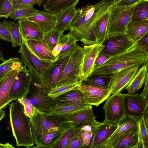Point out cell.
I'll return each instance as SVG.
<instances>
[{"label":"cell","instance_id":"ee69618b","mask_svg":"<svg viewBox=\"0 0 148 148\" xmlns=\"http://www.w3.org/2000/svg\"><path fill=\"white\" fill-rule=\"evenodd\" d=\"M11 21L4 20L0 22V39L3 40L12 42L11 34Z\"/></svg>","mask_w":148,"mask_h":148},{"label":"cell","instance_id":"484cf974","mask_svg":"<svg viewBox=\"0 0 148 148\" xmlns=\"http://www.w3.org/2000/svg\"><path fill=\"white\" fill-rule=\"evenodd\" d=\"M92 108V105L84 104H75L57 106L48 114L67 119L71 115L84 110Z\"/></svg>","mask_w":148,"mask_h":148},{"label":"cell","instance_id":"d590c367","mask_svg":"<svg viewBox=\"0 0 148 148\" xmlns=\"http://www.w3.org/2000/svg\"><path fill=\"white\" fill-rule=\"evenodd\" d=\"M111 75H99L91 74L83 83L89 85L108 89Z\"/></svg>","mask_w":148,"mask_h":148},{"label":"cell","instance_id":"6125c7cd","mask_svg":"<svg viewBox=\"0 0 148 148\" xmlns=\"http://www.w3.org/2000/svg\"><path fill=\"white\" fill-rule=\"evenodd\" d=\"M147 56L144 64H146L148 65V50L147 51Z\"/></svg>","mask_w":148,"mask_h":148},{"label":"cell","instance_id":"03108f58","mask_svg":"<svg viewBox=\"0 0 148 148\" xmlns=\"http://www.w3.org/2000/svg\"></svg>","mask_w":148,"mask_h":148},{"label":"cell","instance_id":"ab89813d","mask_svg":"<svg viewBox=\"0 0 148 148\" xmlns=\"http://www.w3.org/2000/svg\"><path fill=\"white\" fill-rule=\"evenodd\" d=\"M74 133L75 125L72 124L63 133L53 148H67L71 139L74 134Z\"/></svg>","mask_w":148,"mask_h":148},{"label":"cell","instance_id":"74e56055","mask_svg":"<svg viewBox=\"0 0 148 148\" xmlns=\"http://www.w3.org/2000/svg\"><path fill=\"white\" fill-rule=\"evenodd\" d=\"M109 11L104 15L97 23V42L102 44L106 39V30Z\"/></svg>","mask_w":148,"mask_h":148},{"label":"cell","instance_id":"44dd1931","mask_svg":"<svg viewBox=\"0 0 148 148\" xmlns=\"http://www.w3.org/2000/svg\"><path fill=\"white\" fill-rule=\"evenodd\" d=\"M138 127L127 131L116 139L110 148H138Z\"/></svg>","mask_w":148,"mask_h":148},{"label":"cell","instance_id":"277c9868","mask_svg":"<svg viewBox=\"0 0 148 148\" xmlns=\"http://www.w3.org/2000/svg\"><path fill=\"white\" fill-rule=\"evenodd\" d=\"M32 133L35 144L39 145L47 133L53 130H65L72 124L66 119L41 112L36 109L34 115L30 118Z\"/></svg>","mask_w":148,"mask_h":148},{"label":"cell","instance_id":"52a82bcc","mask_svg":"<svg viewBox=\"0 0 148 148\" xmlns=\"http://www.w3.org/2000/svg\"><path fill=\"white\" fill-rule=\"evenodd\" d=\"M18 53L24 65L32 69L43 79L46 71L53 66L57 61L45 60L40 58L29 47L26 40L23 39Z\"/></svg>","mask_w":148,"mask_h":148},{"label":"cell","instance_id":"8992f818","mask_svg":"<svg viewBox=\"0 0 148 148\" xmlns=\"http://www.w3.org/2000/svg\"><path fill=\"white\" fill-rule=\"evenodd\" d=\"M89 47V45L80 46L70 55L68 62L54 88L81 80L84 58Z\"/></svg>","mask_w":148,"mask_h":148},{"label":"cell","instance_id":"8d00e7d4","mask_svg":"<svg viewBox=\"0 0 148 148\" xmlns=\"http://www.w3.org/2000/svg\"><path fill=\"white\" fill-rule=\"evenodd\" d=\"M64 32L54 27L45 33L44 38L52 50L56 45L62 42L64 35Z\"/></svg>","mask_w":148,"mask_h":148},{"label":"cell","instance_id":"681fc988","mask_svg":"<svg viewBox=\"0 0 148 148\" xmlns=\"http://www.w3.org/2000/svg\"><path fill=\"white\" fill-rule=\"evenodd\" d=\"M136 44L143 50H148V32L136 42Z\"/></svg>","mask_w":148,"mask_h":148},{"label":"cell","instance_id":"f6af8a7d","mask_svg":"<svg viewBox=\"0 0 148 148\" xmlns=\"http://www.w3.org/2000/svg\"><path fill=\"white\" fill-rule=\"evenodd\" d=\"M0 7V18H8L16 10L13 3L9 0H3Z\"/></svg>","mask_w":148,"mask_h":148},{"label":"cell","instance_id":"603a6c76","mask_svg":"<svg viewBox=\"0 0 148 148\" xmlns=\"http://www.w3.org/2000/svg\"><path fill=\"white\" fill-rule=\"evenodd\" d=\"M25 19L35 23L45 33L53 28L56 21V14L44 11Z\"/></svg>","mask_w":148,"mask_h":148},{"label":"cell","instance_id":"60d3db41","mask_svg":"<svg viewBox=\"0 0 148 148\" xmlns=\"http://www.w3.org/2000/svg\"><path fill=\"white\" fill-rule=\"evenodd\" d=\"M11 34L12 45L15 47L21 46L23 41L20 27L18 23L11 21Z\"/></svg>","mask_w":148,"mask_h":148},{"label":"cell","instance_id":"94428289","mask_svg":"<svg viewBox=\"0 0 148 148\" xmlns=\"http://www.w3.org/2000/svg\"><path fill=\"white\" fill-rule=\"evenodd\" d=\"M0 60L2 62L5 60L4 58L3 53L1 51L0 52Z\"/></svg>","mask_w":148,"mask_h":148},{"label":"cell","instance_id":"ac0fdd59","mask_svg":"<svg viewBox=\"0 0 148 148\" xmlns=\"http://www.w3.org/2000/svg\"><path fill=\"white\" fill-rule=\"evenodd\" d=\"M69 57V56H67L58 60L45 72L43 80L45 84L52 89L55 88L56 83L61 77Z\"/></svg>","mask_w":148,"mask_h":148},{"label":"cell","instance_id":"11a10c76","mask_svg":"<svg viewBox=\"0 0 148 148\" xmlns=\"http://www.w3.org/2000/svg\"><path fill=\"white\" fill-rule=\"evenodd\" d=\"M147 133L148 135V106L146 108L143 115Z\"/></svg>","mask_w":148,"mask_h":148},{"label":"cell","instance_id":"6f0895ef","mask_svg":"<svg viewBox=\"0 0 148 148\" xmlns=\"http://www.w3.org/2000/svg\"><path fill=\"white\" fill-rule=\"evenodd\" d=\"M0 121H1L5 116V111L3 109H0Z\"/></svg>","mask_w":148,"mask_h":148},{"label":"cell","instance_id":"cb8c5ba5","mask_svg":"<svg viewBox=\"0 0 148 148\" xmlns=\"http://www.w3.org/2000/svg\"><path fill=\"white\" fill-rule=\"evenodd\" d=\"M26 41L31 50L40 58L52 61L58 60L57 57L53 55L52 50L44 38L40 40H28Z\"/></svg>","mask_w":148,"mask_h":148},{"label":"cell","instance_id":"1f68e13d","mask_svg":"<svg viewBox=\"0 0 148 148\" xmlns=\"http://www.w3.org/2000/svg\"><path fill=\"white\" fill-rule=\"evenodd\" d=\"M75 38L68 33L64 35L62 41V47L59 55L57 57L58 60L69 56L80 46L77 43Z\"/></svg>","mask_w":148,"mask_h":148},{"label":"cell","instance_id":"f1b7e54d","mask_svg":"<svg viewBox=\"0 0 148 148\" xmlns=\"http://www.w3.org/2000/svg\"><path fill=\"white\" fill-rule=\"evenodd\" d=\"M98 125H74V134L79 138L84 148L90 145Z\"/></svg>","mask_w":148,"mask_h":148},{"label":"cell","instance_id":"9c48e42d","mask_svg":"<svg viewBox=\"0 0 148 148\" xmlns=\"http://www.w3.org/2000/svg\"><path fill=\"white\" fill-rule=\"evenodd\" d=\"M136 43L125 34L107 38L102 43L104 47L99 55L111 57L130 49Z\"/></svg>","mask_w":148,"mask_h":148},{"label":"cell","instance_id":"f5cc1de1","mask_svg":"<svg viewBox=\"0 0 148 148\" xmlns=\"http://www.w3.org/2000/svg\"><path fill=\"white\" fill-rule=\"evenodd\" d=\"M62 47V43L61 42L56 45L52 50V53L53 55L57 57L60 54Z\"/></svg>","mask_w":148,"mask_h":148},{"label":"cell","instance_id":"ba28073f","mask_svg":"<svg viewBox=\"0 0 148 148\" xmlns=\"http://www.w3.org/2000/svg\"><path fill=\"white\" fill-rule=\"evenodd\" d=\"M106 100L103 109L105 121L118 124L126 115L123 94L114 93Z\"/></svg>","mask_w":148,"mask_h":148},{"label":"cell","instance_id":"91938a15","mask_svg":"<svg viewBox=\"0 0 148 148\" xmlns=\"http://www.w3.org/2000/svg\"><path fill=\"white\" fill-rule=\"evenodd\" d=\"M45 0H37V5L39 7L41 5L45 2Z\"/></svg>","mask_w":148,"mask_h":148},{"label":"cell","instance_id":"d6986e66","mask_svg":"<svg viewBox=\"0 0 148 148\" xmlns=\"http://www.w3.org/2000/svg\"><path fill=\"white\" fill-rule=\"evenodd\" d=\"M23 39L40 40L44 39L45 33L35 23L25 19L18 21Z\"/></svg>","mask_w":148,"mask_h":148},{"label":"cell","instance_id":"db71d44e","mask_svg":"<svg viewBox=\"0 0 148 148\" xmlns=\"http://www.w3.org/2000/svg\"><path fill=\"white\" fill-rule=\"evenodd\" d=\"M142 0H121L116 4L121 5H128L133 4Z\"/></svg>","mask_w":148,"mask_h":148},{"label":"cell","instance_id":"e0dca14e","mask_svg":"<svg viewBox=\"0 0 148 148\" xmlns=\"http://www.w3.org/2000/svg\"><path fill=\"white\" fill-rule=\"evenodd\" d=\"M139 117L127 115L119 122L116 129L100 148H110L114 141L125 132L138 127Z\"/></svg>","mask_w":148,"mask_h":148},{"label":"cell","instance_id":"6da1fadb","mask_svg":"<svg viewBox=\"0 0 148 148\" xmlns=\"http://www.w3.org/2000/svg\"><path fill=\"white\" fill-rule=\"evenodd\" d=\"M120 0H102L93 5L88 3L79 8L74 18L69 33L77 41L84 44L92 29L98 21L109 10L113 5Z\"/></svg>","mask_w":148,"mask_h":148},{"label":"cell","instance_id":"7bdbcfd3","mask_svg":"<svg viewBox=\"0 0 148 148\" xmlns=\"http://www.w3.org/2000/svg\"><path fill=\"white\" fill-rule=\"evenodd\" d=\"M83 82L79 80L74 83L62 86L51 89L48 94L50 96L56 98L59 95L72 90L77 88Z\"/></svg>","mask_w":148,"mask_h":148},{"label":"cell","instance_id":"f35d334b","mask_svg":"<svg viewBox=\"0 0 148 148\" xmlns=\"http://www.w3.org/2000/svg\"><path fill=\"white\" fill-rule=\"evenodd\" d=\"M39 12L34 5H31L16 10L10 17L14 21L32 16Z\"/></svg>","mask_w":148,"mask_h":148},{"label":"cell","instance_id":"30bf717a","mask_svg":"<svg viewBox=\"0 0 148 148\" xmlns=\"http://www.w3.org/2000/svg\"><path fill=\"white\" fill-rule=\"evenodd\" d=\"M140 66L127 68L111 75L108 87L109 95L121 92L135 76Z\"/></svg>","mask_w":148,"mask_h":148},{"label":"cell","instance_id":"9a60e30c","mask_svg":"<svg viewBox=\"0 0 148 148\" xmlns=\"http://www.w3.org/2000/svg\"><path fill=\"white\" fill-rule=\"evenodd\" d=\"M104 47L101 44L95 43L89 45L83 60L81 80L83 82L85 81L92 74L95 60Z\"/></svg>","mask_w":148,"mask_h":148},{"label":"cell","instance_id":"b9f144b4","mask_svg":"<svg viewBox=\"0 0 148 148\" xmlns=\"http://www.w3.org/2000/svg\"><path fill=\"white\" fill-rule=\"evenodd\" d=\"M138 148H144V143L148 134L143 116L139 118L138 122Z\"/></svg>","mask_w":148,"mask_h":148},{"label":"cell","instance_id":"836d02e7","mask_svg":"<svg viewBox=\"0 0 148 148\" xmlns=\"http://www.w3.org/2000/svg\"><path fill=\"white\" fill-rule=\"evenodd\" d=\"M131 21L137 22L148 21V0H143L134 8Z\"/></svg>","mask_w":148,"mask_h":148},{"label":"cell","instance_id":"5bb4252c","mask_svg":"<svg viewBox=\"0 0 148 148\" xmlns=\"http://www.w3.org/2000/svg\"><path fill=\"white\" fill-rule=\"evenodd\" d=\"M126 114L139 118L143 116L148 106L144 98L138 94H123Z\"/></svg>","mask_w":148,"mask_h":148},{"label":"cell","instance_id":"5b68a950","mask_svg":"<svg viewBox=\"0 0 148 148\" xmlns=\"http://www.w3.org/2000/svg\"><path fill=\"white\" fill-rule=\"evenodd\" d=\"M142 0L128 5L116 4L110 8L107 27L106 39L126 34L127 26L132 20L134 9Z\"/></svg>","mask_w":148,"mask_h":148},{"label":"cell","instance_id":"7a4b0ae2","mask_svg":"<svg viewBox=\"0 0 148 148\" xmlns=\"http://www.w3.org/2000/svg\"><path fill=\"white\" fill-rule=\"evenodd\" d=\"M147 56L146 51L136 44L129 50L110 57L103 64L94 68L92 74H111L123 70L143 65Z\"/></svg>","mask_w":148,"mask_h":148},{"label":"cell","instance_id":"4fadbf2b","mask_svg":"<svg viewBox=\"0 0 148 148\" xmlns=\"http://www.w3.org/2000/svg\"><path fill=\"white\" fill-rule=\"evenodd\" d=\"M77 88L82 92L86 104L96 107L110 96L108 89L89 85L83 82Z\"/></svg>","mask_w":148,"mask_h":148},{"label":"cell","instance_id":"f546056e","mask_svg":"<svg viewBox=\"0 0 148 148\" xmlns=\"http://www.w3.org/2000/svg\"><path fill=\"white\" fill-rule=\"evenodd\" d=\"M79 0H47L43 5L45 11L56 14L67 8L76 6Z\"/></svg>","mask_w":148,"mask_h":148},{"label":"cell","instance_id":"f907efd6","mask_svg":"<svg viewBox=\"0 0 148 148\" xmlns=\"http://www.w3.org/2000/svg\"><path fill=\"white\" fill-rule=\"evenodd\" d=\"M140 95L144 98L148 106V73L146 75L144 88Z\"/></svg>","mask_w":148,"mask_h":148},{"label":"cell","instance_id":"bcb514c9","mask_svg":"<svg viewBox=\"0 0 148 148\" xmlns=\"http://www.w3.org/2000/svg\"><path fill=\"white\" fill-rule=\"evenodd\" d=\"M18 100L23 105L25 113L27 116L30 118L34 115L36 109L28 99L25 97Z\"/></svg>","mask_w":148,"mask_h":148},{"label":"cell","instance_id":"d4e9b609","mask_svg":"<svg viewBox=\"0 0 148 148\" xmlns=\"http://www.w3.org/2000/svg\"><path fill=\"white\" fill-rule=\"evenodd\" d=\"M92 108H87L77 112L66 119V121L75 125H97L101 123L97 121Z\"/></svg>","mask_w":148,"mask_h":148},{"label":"cell","instance_id":"816d5d0a","mask_svg":"<svg viewBox=\"0 0 148 148\" xmlns=\"http://www.w3.org/2000/svg\"><path fill=\"white\" fill-rule=\"evenodd\" d=\"M110 57L106 55H99L95 60L94 64V67L103 64Z\"/></svg>","mask_w":148,"mask_h":148},{"label":"cell","instance_id":"e575fe53","mask_svg":"<svg viewBox=\"0 0 148 148\" xmlns=\"http://www.w3.org/2000/svg\"><path fill=\"white\" fill-rule=\"evenodd\" d=\"M66 130H55L47 133L42 138L40 144L33 147L53 148Z\"/></svg>","mask_w":148,"mask_h":148},{"label":"cell","instance_id":"ffe728a7","mask_svg":"<svg viewBox=\"0 0 148 148\" xmlns=\"http://www.w3.org/2000/svg\"><path fill=\"white\" fill-rule=\"evenodd\" d=\"M21 70H13L0 79V109H3L9 104L10 92L16 77Z\"/></svg>","mask_w":148,"mask_h":148},{"label":"cell","instance_id":"8fae6325","mask_svg":"<svg viewBox=\"0 0 148 148\" xmlns=\"http://www.w3.org/2000/svg\"><path fill=\"white\" fill-rule=\"evenodd\" d=\"M50 91L38 90L29 91L26 97L41 112L48 114L57 106L56 99L48 95Z\"/></svg>","mask_w":148,"mask_h":148},{"label":"cell","instance_id":"4316f807","mask_svg":"<svg viewBox=\"0 0 148 148\" xmlns=\"http://www.w3.org/2000/svg\"><path fill=\"white\" fill-rule=\"evenodd\" d=\"M57 106L75 104H86L81 91L76 88L64 93L56 97Z\"/></svg>","mask_w":148,"mask_h":148},{"label":"cell","instance_id":"e7e4bbea","mask_svg":"<svg viewBox=\"0 0 148 148\" xmlns=\"http://www.w3.org/2000/svg\"><path fill=\"white\" fill-rule=\"evenodd\" d=\"M10 1H11L13 3V1L14 0H9Z\"/></svg>","mask_w":148,"mask_h":148},{"label":"cell","instance_id":"2e32d148","mask_svg":"<svg viewBox=\"0 0 148 148\" xmlns=\"http://www.w3.org/2000/svg\"><path fill=\"white\" fill-rule=\"evenodd\" d=\"M118 125L104 121L96 128L91 143L89 148H100L112 136Z\"/></svg>","mask_w":148,"mask_h":148},{"label":"cell","instance_id":"7c38bea8","mask_svg":"<svg viewBox=\"0 0 148 148\" xmlns=\"http://www.w3.org/2000/svg\"><path fill=\"white\" fill-rule=\"evenodd\" d=\"M30 82L29 72L25 66L19 71L9 93L8 103L26 97L29 92Z\"/></svg>","mask_w":148,"mask_h":148},{"label":"cell","instance_id":"9f6ffc18","mask_svg":"<svg viewBox=\"0 0 148 148\" xmlns=\"http://www.w3.org/2000/svg\"><path fill=\"white\" fill-rule=\"evenodd\" d=\"M0 147L1 148H15L12 145L8 143H5L4 144L0 143Z\"/></svg>","mask_w":148,"mask_h":148},{"label":"cell","instance_id":"3957f363","mask_svg":"<svg viewBox=\"0 0 148 148\" xmlns=\"http://www.w3.org/2000/svg\"><path fill=\"white\" fill-rule=\"evenodd\" d=\"M9 110L11 127L16 146L32 147L35 143L30 118L25 114L23 105L18 100L12 102L10 105Z\"/></svg>","mask_w":148,"mask_h":148},{"label":"cell","instance_id":"83f0119b","mask_svg":"<svg viewBox=\"0 0 148 148\" xmlns=\"http://www.w3.org/2000/svg\"><path fill=\"white\" fill-rule=\"evenodd\" d=\"M148 70V65L146 64H144L138 69L124 89L127 91V94H136L137 91L142 88L145 82Z\"/></svg>","mask_w":148,"mask_h":148},{"label":"cell","instance_id":"7402d4cb","mask_svg":"<svg viewBox=\"0 0 148 148\" xmlns=\"http://www.w3.org/2000/svg\"><path fill=\"white\" fill-rule=\"evenodd\" d=\"M79 8L73 6L56 14V21L54 26L57 29L64 32L70 29L71 23Z\"/></svg>","mask_w":148,"mask_h":148},{"label":"cell","instance_id":"4dcf8cb0","mask_svg":"<svg viewBox=\"0 0 148 148\" xmlns=\"http://www.w3.org/2000/svg\"><path fill=\"white\" fill-rule=\"evenodd\" d=\"M148 32V21H131L127 26L126 34L135 43Z\"/></svg>","mask_w":148,"mask_h":148},{"label":"cell","instance_id":"7dc6e473","mask_svg":"<svg viewBox=\"0 0 148 148\" xmlns=\"http://www.w3.org/2000/svg\"><path fill=\"white\" fill-rule=\"evenodd\" d=\"M13 5L16 9L27 6L37 4V0H14Z\"/></svg>","mask_w":148,"mask_h":148},{"label":"cell","instance_id":"c3c4849f","mask_svg":"<svg viewBox=\"0 0 148 148\" xmlns=\"http://www.w3.org/2000/svg\"><path fill=\"white\" fill-rule=\"evenodd\" d=\"M84 148L79 138L75 134L71 139L67 148Z\"/></svg>","mask_w":148,"mask_h":148},{"label":"cell","instance_id":"be15d7a7","mask_svg":"<svg viewBox=\"0 0 148 148\" xmlns=\"http://www.w3.org/2000/svg\"><path fill=\"white\" fill-rule=\"evenodd\" d=\"M3 0H0V6L2 4Z\"/></svg>","mask_w":148,"mask_h":148},{"label":"cell","instance_id":"d6a6232c","mask_svg":"<svg viewBox=\"0 0 148 148\" xmlns=\"http://www.w3.org/2000/svg\"><path fill=\"white\" fill-rule=\"evenodd\" d=\"M23 64L18 57L5 60L0 65V79L13 70H22L25 67Z\"/></svg>","mask_w":148,"mask_h":148},{"label":"cell","instance_id":"680465c9","mask_svg":"<svg viewBox=\"0 0 148 148\" xmlns=\"http://www.w3.org/2000/svg\"><path fill=\"white\" fill-rule=\"evenodd\" d=\"M144 148H148V135L147 138L144 142Z\"/></svg>","mask_w":148,"mask_h":148}]
</instances>
